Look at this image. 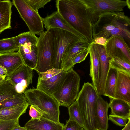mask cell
I'll return each instance as SVG.
<instances>
[{
	"instance_id": "31",
	"label": "cell",
	"mask_w": 130,
	"mask_h": 130,
	"mask_svg": "<svg viewBox=\"0 0 130 130\" xmlns=\"http://www.w3.org/2000/svg\"><path fill=\"white\" fill-rule=\"evenodd\" d=\"M19 47L15 44L14 37L0 40V53L16 52Z\"/></svg>"
},
{
	"instance_id": "10",
	"label": "cell",
	"mask_w": 130,
	"mask_h": 130,
	"mask_svg": "<svg viewBox=\"0 0 130 130\" xmlns=\"http://www.w3.org/2000/svg\"><path fill=\"white\" fill-rule=\"evenodd\" d=\"M109 57L123 59L130 62V48L124 38L119 35H114L108 39L104 47Z\"/></svg>"
},
{
	"instance_id": "33",
	"label": "cell",
	"mask_w": 130,
	"mask_h": 130,
	"mask_svg": "<svg viewBox=\"0 0 130 130\" xmlns=\"http://www.w3.org/2000/svg\"><path fill=\"white\" fill-rule=\"evenodd\" d=\"M26 2L35 11L38 13V9L44 8L51 0H25Z\"/></svg>"
},
{
	"instance_id": "6",
	"label": "cell",
	"mask_w": 130,
	"mask_h": 130,
	"mask_svg": "<svg viewBox=\"0 0 130 130\" xmlns=\"http://www.w3.org/2000/svg\"><path fill=\"white\" fill-rule=\"evenodd\" d=\"M38 54L37 63L34 70L43 72L54 68L55 59L54 44L49 30L43 31L38 37L37 43Z\"/></svg>"
},
{
	"instance_id": "8",
	"label": "cell",
	"mask_w": 130,
	"mask_h": 130,
	"mask_svg": "<svg viewBox=\"0 0 130 130\" xmlns=\"http://www.w3.org/2000/svg\"><path fill=\"white\" fill-rule=\"evenodd\" d=\"M49 30L52 35L54 44V68L61 69L64 54L70 47L81 40L74 34L64 30L56 28Z\"/></svg>"
},
{
	"instance_id": "38",
	"label": "cell",
	"mask_w": 130,
	"mask_h": 130,
	"mask_svg": "<svg viewBox=\"0 0 130 130\" xmlns=\"http://www.w3.org/2000/svg\"><path fill=\"white\" fill-rule=\"evenodd\" d=\"M29 114L31 119L34 120H40L43 116V114L40 112L31 105L30 106Z\"/></svg>"
},
{
	"instance_id": "39",
	"label": "cell",
	"mask_w": 130,
	"mask_h": 130,
	"mask_svg": "<svg viewBox=\"0 0 130 130\" xmlns=\"http://www.w3.org/2000/svg\"><path fill=\"white\" fill-rule=\"evenodd\" d=\"M108 40L103 37H97L93 40V43L105 47L107 42Z\"/></svg>"
},
{
	"instance_id": "20",
	"label": "cell",
	"mask_w": 130,
	"mask_h": 130,
	"mask_svg": "<svg viewBox=\"0 0 130 130\" xmlns=\"http://www.w3.org/2000/svg\"><path fill=\"white\" fill-rule=\"evenodd\" d=\"M18 51L24 64L34 70L37 60L38 51L37 44H25L20 46Z\"/></svg>"
},
{
	"instance_id": "7",
	"label": "cell",
	"mask_w": 130,
	"mask_h": 130,
	"mask_svg": "<svg viewBox=\"0 0 130 130\" xmlns=\"http://www.w3.org/2000/svg\"><path fill=\"white\" fill-rule=\"evenodd\" d=\"M85 3L92 25L97 22L99 16L106 12H123L126 6L130 9L129 0H83Z\"/></svg>"
},
{
	"instance_id": "29",
	"label": "cell",
	"mask_w": 130,
	"mask_h": 130,
	"mask_svg": "<svg viewBox=\"0 0 130 130\" xmlns=\"http://www.w3.org/2000/svg\"><path fill=\"white\" fill-rule=\"evenodd\" d=\"M109 64V67L130 75V62L127 61L119 58L115 57L110 60Z\"/></svg>"
},
{
	"instance_id": "24",
	"label": "cell",
	"mask_w": 130,
	"mask_h": 130,
	"mask_svg": "<svg viewBox=\"0 0 130 130\" xmlns=\"http://www.w3.org/2000/svg\"><path fill=\"white\" fill-rule=\"evenodd\" d=\"M29 105L27 102L22 105L0 109V121L19 119L26 112Z\"/></svg>"
},
{
	"instance_id": "2",
	"label": "cell",
	"mask_w": 130,
	"mask_h": 130,
	"mask_svg": "<svg viewBox=\"0 0 130 130\" xmlns=\"http://www.w3.org/2000/svg\"><path fill=\"white\" fill-rule=\"evenodd\" d=\"M130 19L123 12H106L101 14L92 25L93 40L103 37L107 40L114 35L122 37L129 44Z\"/></svg>"
},
{
	"instance_id": "12",
	"label": "cell",
	"mask_w": 130,
	"mask_h": 130,
	"mask_svg": "<svg viewBox=\"0 0 130 130\" xmlns=\"http://www.w3.org/2000/svg\"><path fill=\"white\" fill-rule=\"evenodd\" d=\"M43 20L44 27L47 30L53 28L60 29L74 34L81 41H87L85 37L70 25L57 11L43 18Z\"/></svg>"
},
{
	"instance_id": "41",
	"label": "cell",
	"mask_w": 130,
	"mask_h": 130,
	"mask_svg": "<svg viewBox=\"0 0 130 130\" xmlns=\"http://www.w3.org/2000/svg\"><path fill=\"white\" fill-rule=\"evenodd\" d=\"M12 130H27L24 127L20 126L19 125L16 126L14 127Z\"/></svg>"
},
{
	"instance_id": "17",
	"label": "cell",
	"mask_w": 130,
	"mask_h": 130,
	"mask_svg": "<svg viewBox=\"0 0 130 130\" xmlns=\"http://www.w3.org/2000/svg\"><path fill=\"white\" fill-rule=\"evenodd\" d=\"M89 50L90 56V75L91 78L92 84L96 90L100 77V66L99 55L96 45L93 42L91 44Z\"/></svg>"
},
{
	"instance_id": "11",
	"label": "cell",
	"mask_w": 130,
	"mask_h": 130,
	"mask_svg": "<svg viewBox=\"0 0 130 130\" xmlns=\"http://www.w3.org/2000/svg\"><path fill=\"white\" fill-rule=\"evenodd\" d=\"M33 70L24 64L6 79L13 85L17 93L23 94L32 82Z\"/></svg>"
},
{
	"instance_id": "13",
	"label": "cell",
	"mask_w": 130,
	"mask_h": 130,
	"mask_svg": "<svg viewBox=\"0 0 130 130\" xmlns=\"http://www.w3.org/2000/svg\"><path fill=\"white\" fill-rule=\"evenodd\" d=\"M96 45L98 52L100 66V79L96 90L98 95L100 96L103 95L104 93L106 80L109 68V61L110 59L104 46Z\"/></svg>"
},
{
	"instance_id": "32",
	"label": "cell",
	"mask_w": 130,
	"mask_h": 130,
	"mask_svg": "<svg viewBox=\"0 0 130 130\" xmlns=\"http://www.w3.org/2000/svg\"><path fill=\"white\" fill-rule=\"evenodd\" d=\"M63 71L61 69L53 68L43 72H37L39 75L38 79L46 80Z\"/></svg>"
},
{
	"instance_id": "37",
	"label": "cell",
	"mask_w": 130,
	"mask_h": 130,
	"mask_svg": "<svg viewBox=\"0 0 130 130\" xmlns=\"http://www.w3.org/2000/svg\"><path fill=\"white\" fill-rule=\"evenodd\" d=\"M89 48L78 55L72 60V63L73 66L75 64L80 63L85 60L89 53Z\"/></svg>"
},
{
	"instance_id": "5",
	"label": "cell",
	"mask_w": 130,
	"mask_h": 130,
	"mask_svg": "<svg viewBox=\"0 0 130 130\" xmlns=\"http://www.w3.org/2000/svg\"><path fill=\"white\" fill-rule=\"evenodd\" d=\"M80 78L72 68L67 71L63 80L52 95L60 106L68 108L75 101L79 92Z\"/></svg>"
},
{
	"instance_id": "35",
	"label": "cell",
	"mask_w": 130,
	"mask_h": 130,
	"mask_svg": "<svg viewBox=\"0 0 130 130\" xmlns=\"http://www.w3.org/2000/svg\"><path fill=\"white\" fill-rule=\"evenodd\" d=\"M108 119L116 124L121 127H125L128 120L127 118L111 114L109 115Z\"/></svg>"
},
{
	"instance_id": "26",
	"label": "cell",
	"mask_w": 130,
	"mask_h": 130,
	"mask_svg": "<svg viewBox=\"0 0 130 130\" xmlns=\"http://www.w3.org/2000/svg\"><path fill=\"white\" fill-rule=\"evenodd\" d=\"M38 37L29 31L21 33L14 37L16 45L18 47L25 44H37Z\"/></svg>"
},
{
	"instance_id": "4",
	"label": "cell",
	"mask_w": 130,
	"mask_h": 130,
	"mask_svg": "<svg viewBox=\"0 0 130 130\" xmlns=\"http://www.w3.org/2000/svg\"><path fill=\"white\" fill-rule=\"evenodd\" d=\"M23 94L29 104L40 112L43 117L56 122H60V106L52 95L34 88L26 89Z\"/></svg>"
},
{
	"instance_id": "25",
	"label": "cell",
	"mask_w": 130,
	"mask_h": 130,
	"mask_svg": "<svg viewBox=\"0 0 130 130\" xmlns=\"http://www.w3.org/2000/svg\"><path fill=\"white\" fill-rule=\"evenodd\" d=\"M118 74V71L116 69L109 67L106 80L103 95L110 99L114 98L115 89Z\"/></svg>"
},
{
	"instance_id": "19",
	"label": "cell",
	"mask_w": 130,
	"mask_h": 130,
	"mask_svg": "<svg viewBox=\"0 0 130 130\" xmlns=\"http://www.w3.org/2000/svg\"><path fill=\"white\" fill-rule=\"evenodd\" d=\"M109 108V103L99 96L96 102L95 111L98 130H107L108 128Z\"/></svg>"
},
{
	"instance_id": "18",
	"label": "cell",
	"mask_w": 130,
	"mask_h": 130,
	"mask_svg": "<svg viewBox=\"0 0 130 130\" xmlns=\"http://www.w3.org/2000/svg\"><path fill=\"white\" fill-rule=\"evenodd\" d=\"M64 125L47 119L43 117L40 120L31 119L25 124L27 130H63Z\"/></svg>"
},
{
	"instance_id": "1",
	"label": "cell",
	"mask_w": 130,
	"mask_h": 130,
	"mask_svg": "<svg viewBox=\"0 0 130 130\" xmlns=\"http://www.w3.org/2000/svg\"><path fill=\"white\" fill-rule=\"evenodd\" d=\"M57 11L87 41L93 42L92 25L86 6L83 0H57Z\"/></svg>"
},
{
	"instance_id": "3",
	"label": "cell",
	"mask_w": 130,
	"mask_h": 130,
	"mask_svg": "<svg viewBox=\"0 0 130 130\" xmlns=\"http://www.w3.org/2000/svg\"><path fill=\"white\" fill-rule=\"evenodd\" d=\"M99 96L92 84L84 83L76 100L83 119L84 130H98L95 111Z\"/></svg>"
},
{
	"instance_id": "16",
	"label": "cell",
	"mask_w": 130,
	"mask_h": 130,
	"mask_svg": "<svg viewBox=\"0 0 130 130\" xmlns=\"http://www.w3.org/2000/svg\"><path fill=\"white\" fill-rule=\"evenodd\" d=\"M114 98L130 104V75L118 71Z\"/></svg>"
},
{
	"instance_id": "30",
	"label": "cell",
	"mask_w": 130,
	"mask_h": 130,
	"mask_svg": "<svg viewBox=\"0 0 130 130\" xmlns=\"http://www.w3.org/2000/svg\"><path fill=\"white\" fill-rule=\"evenodd\" d=\"M68 108L69 116V119L75 121L83 128L84 121L77 101H75Z\"/></svg>"
},
{
	"instance_id": "23",
	"label": "cell",
	"mask_w": 130,
	"mask_h": 130,
	"mask_svg": "<svg viewBox=\"0 0 130 130\" xmlns=\"http://www.w3.org/2000/svg\"><path fill=\"white\" fill-rule=\"evenodd\" d=\"M109 104L112 115L130 119V104L123 100L116 98L110 99Z\"/></svg>"
},
{
	"instance_id": "9",
	"label": "cell",
	"mask_w": 130,
	"mask_h": 130,
	"mask_svg": "<svg viewBox=\"0 0 130 130\" xmlns=\"http://www.w3.org/2000/svg\"><path fill=\"white\" fill-rule=\"evenodd\" d=\"M12 3L30 32L40 35L43 31V18L33 10L25 0H13Z\"/></svg>"
},
{
	"instance_id": "14",
	"label": "cell",
	"mask_w": 130,
	"mask_h": 130,
	"mask_svg": "<svg viewBox=\"0 0 130 130\" xmlns=\"http://www.w3.org/2000/svg\"><path fill=\"white\" fill-rule=\"evenodd\" d=\"M91 44L86 41H79L70 47L63 57L61 69L67 72L73 68L72 60L78 55L88 49Z\"/></svg>"
},
{
	"instance_id": "27",
	"label": "cell",
	"mask_w": 130,
	"mask_h": 130,
	"mask_svg": "<svg viewBox=\"0 0 130 130\" xmlns=\"http://www.w3.org/2000/svg\"><path fill=\"white\" fill-rule=\"evenodd\" d=\"M17 94L15 87L8 80L6 79L0 83V102Z\"/></svg>"
},
{
	"instance_id": "42",
	"label": "cell",
	"mask_w": 130,
	"mask_h": 130,
	"mask_svg": "<svg viewBox=\"0 0 130 130\" xmlns=\"http://www.w3.org/2000/svg\"><path fill=\"white\" fill-rule=\"evenodd\" d=\"M122 130H130V119H128L126 125Z\"/></svg>"
},
{
	"instance_id": "36",
	"label": "cell",
	"mask_w": 130,
	"mask_h": 130,
	"mask_svg": "<svg viewBox=\"0 0 130 130\" xmlns=\"http://www.w3.org/2000/svg\"><path fill=\"white\" fill-rule=\"evenodd\" d=\"M63 130H84L83 127L75 121L69 119L64 125Z\"/></svg>"
},
{
	"instance_id": "28",
	"label": "cell",
	"mask_w": 130,
	"mask_h": 130,
	"mask_svg": "<svg viewBox=\"0 0 130 130\" xmlns=\"http://www.w3.org/2000/svg\"><path fill=\"white\" fill-rule=\"evenodd\" d=\"M27 101L24 94L17 93L12 97L0 102V109L22 105Z\"/></svg>"
},
{
	"instance_id": "40",
	"label": "cell",
	"mask_w": 130,
	"mask_h": 130,
	"mask_svg": "<svg viewBox=\"0 0 130 130\" xmlns=\"http://www.w3.org/2000/svg\"><path fill=\"white\" fill-rule=\"evenodd\" d=\"M7 71L4 68L0 66V76H4L7 75Z\"/></svg>"
},
{
	"instance_id": "21",
	"label": "cell",
	"mask_w": 130,
	"mask_h": 130,
	"mask_svg": "<svg viewBox=\"0 0 130 130\" xmlns=\"http://www.w3.org/2000/svg\"><path fill=\"white\" fill-rule=\"evenodd\" d=\"M66 72L63 71L46 80L38 79L36 88L52 95L60 84Z\"/></svg>"
},
{
	"instance_id": "22",
	"label": "cell",
	"mask_w": 130,
	"mask_h": 130,
	"mask_svg": "<svg viewBox=\"0 0 130 130\" xmlns=\"http://www.w3.org/2000/svg\"><path fill=\"white\" fill-rule=\"evenodd\" d=\"M12 3L9 0H0V33L11 28Z\"/></svg>"
},
{
	"instance_id": "43",
	"label": "cell",
	"mask_w": 130,
	"mask_h": 130,
	"mask_svg": "<svg viewBox=\"0 0 130 130\" xmlns=\"http://www.w3.org/2000/svg\"><path fill=\"white\" fill-rule=\"evenodd\" d=\"M6 75L4 76H0V83L4 80L6 79Z\"/></svg>"
},
{
	"instance_id": "15",
	"label": "cell",
	"mask_w": 130,
	"mask_h": 130,
	"mask_svg": "<svg viewBox=\"0 0 130 130\" xmlns=\"http://www.w3.org/2000/svg\"><path fill=\"white\" fill-rule=\"evenodd\" d=\"M24 64L22 58L18 51L0 53V66L7 71L6 78L10 77L16 70Z\"/></svg>"
},
{
	"instance_id": "34",
	"label": "cell",
	"mask_w": 130,
	"mask_h": 130,
	"mask_svg": "<svg viewBox=\"0 0 130 130\" xmlns=\"http://www.w3.org/2000/svg\"><path fill=\"white\" fill-rule=\"evenodd\" d=\"M19 120L0 121V130H12L15 126L19 125Z\"/></svg>"
}]
</instances>
